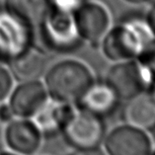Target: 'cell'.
I'll list each match as a JSON object with an SVG mask.
<instances>
[{
    "instance_id": "obj_1",
    "label": "cell",
    "mask_w": 155,
    "mask_h": 155,
    "mask_svg": "<svg viewBox=\"0 0 155 155\" xmlns=\"http://www.w3.org/2000/svg\"><path fill=\"white\" fill-rule=\"evenodd\" d=\"M105 36L103 51L109 59L114 61L137 58L155 39L145 20L137 18L124 21Z\"/></svg>"
},
{
    "instance_id": "obj_2",
    "label": "cell",
    "mask_w": 155,
    "mask_h": 155,
    "mask_svg": "<svg viewBox=\"0 0 155 155\" xmlns=\"http://www.w3.org/2000/svg\"><path fill=\"white\" fill-rule=\"evenodd\" d=\"M93 83L90 70L77 61L56 64L47 77L48 89L51 97L68 104L77 103Z\"/></svg>"
},
{
    "instance_id": "obj_3",
    "label": "cell",
    "mask_w": 155,
    "mask_h": 155,
    "mask_svg": "<svg viewBox=\"0 0 155 155\" xmlns=\"http://www.w3.org/2000/svg\"><path fill=\"white\" fill-rule=\"evenodd\" d=\"M65 140L75 149L100 147L106 137L104 120L84 111L75 113L63 130Z\"/></svg>"
},
{
    "instance_id": "obj_4",
    "label": "cell",
    "mask_w": 155,
    "mask_h": 155,
    "mask_svg": "<svg viewBox=\"0 0 155 155\" xmlns=\"http://www.w3.org/2000/svg\"><path fill=\"white\" fill-rule=\"evenodd\" d=\"M103 143L108 155H150L153 149L148 132L124 123L106 134Z\"/></svg>"
},
{
    "instance_id": "obj_5",
    "label": "cell",
    "mask_w": 155,
    "mask_h": 155,
    "mask_svg": "<svg viewBox=\"0 0 155 155\" xmlns=\"http://www.w3.org/2000/svg\"><path fill=\"white\" fill-rule=\"evenodd\" d=\"M106 83L120 101H127L150 88L140 64L134 60L120 61L109 70Z\"/></svg>"
},
{
    "instance_id": "obj_6",
    "label": "cell",
    "mask_w": 155,
    "mask_h": 155,
    "mask_svg": "<svg viewBox=\"0 0 155 155\" xmlns=\"http://www.w3.org/2000/svg\"><path fill=\"white\" fill-rule=\"evenodd\" d=\"M75 25L81 37L92 43H98L108 31L110 17L102 5L88 3L77 9Z\"/></svg>"
},
{
    "instance_id": "obj_7",
    "label": "cell",
    "mask_w": 155,
    "mask_h": 155,
    "mask_svg": "<svg viewBox=\"0 0 155 155\" xmlns=\"http://www.w3.org/2000/svg\"><path fill=\"white\" fill-rule=\"evenodd\" d=\"M120 100L107 83L93 84L77 103L81 111L102 120L113 116L119 108Z\"/></svg>"
},
{
    "instance_id": "obj_8",
    "label": "cell",
    "mask_w": 155,
    "mask_h": 155,
    "mask_svg": "<svg viewBox=\"0 0 155 155\" xmlns=\"http://www.w3.org/2000/svg\"><path fill=\"white\" fill-rule=\"evenodd\" d=\"M5 139L8 146L16 153L32 155L40 148L41 132L35 123L22 118L9 123Z\"/></svg>"
},
{
    "instance_id": "obj_9",
    "label": "cell",
    "mask_w": 155,
    "mask_h": 155,
    "mask_svg": "<svg viewBox=\"0 0 155 155\" xmlns=\"http://www.w3.org/2000/svg\"><path fill=\"white\" fill-rule=\"evenodd\" d=\"M123 120L124 124L147 132L155 130V100L151 92H142L126 101Z\"/></svg>"
},
{
    "instance_id": "obj_10",
    "label": "cell",
    "mask_w": 155,
    "mask_h": 155,
    "mask_svg": "<svg viewBox=\"0 0 155 155\" xmlns=\"http://www.w3.org/2000/svg\"><path fill=\"white\" fill-rule=\"evenodd\" d=\"M47 102V93L39 82L27 81L15 90L11 96L10 108L20 118L34 117Z\"/></svg>"
},
{
    "instance_id": "obj_11",
    "label": "cell",
    "mask_w": 155,
    "mask_h": 155,
    "mask_svg": "<svg viewBox=\"0 0 155 155\" xmlns=\"http://www.w3.org/2000/svg\"><path fill=\"white\" fill-rule=\"evenodd\" d=\"M74 114V110L68 103L60 101L46 102L35 115V123L41 134L55 135L63 131L68 120Z\"/></svg>"
},
{
    "instance_id": "obj_12",
    "label": "cell",
    "mask_w": 155,
    "mask_h": 155,
    "mask_svg": "<svg viewBox=\"0 0 155 155\" xmlns=\"http://www.w3.org/2000/svg\"><path fill=\"white\" fill-rule=\"evenodd\" d=\"M10 14L20 24L36 28L50 16L51 0H6Z\"/></svg>"
},
{
    "instance_id": "obj_13",
    "label": "cell",
    "mask_w": 155,
    "mask_h": 155,
    "mask_svg": "<svg viewBox=\"0 0 155 155\" xmlns=\"http://www.w3.org/2000/svg\"><path fill=\"white\" fill-rule=\"evenodd\" d=\"M44 25H47L46 39L54 48H67L73 46L76 41V32H75L72 21L68 17V14L58 12L48 16Z\"/></svg>"
},
{
    "instance_id": "obj_14",
    "label": "cell",
    "mask_w": 155,
    "mask_h": 155,
    "mask_svg": "<svg viewBox=\"0 0 155 155\" xmlns=\"http://www.w3.org/2000/svg\"><path fill=\"white\" fill-rule=\"evenodd\" d=\"M16 22L0 19V62L14 58L25 46V37Z\"/></svg>"
},
{
    "instance_id": "obj_15",
    "label": "cell",
    "mask_w": 155,
    "mask_h": 155,
    "mask_svg": "<svg viewBox=\"0 0 155 155\" xmlns=\"http://www.w3.org/2000/svg\"><path fill=\"white\" fill-rule=\"evenodd\" d=\"M46 69V59L39 52L28 50L13 58L12 70L18 79L34 81L41 76Z\"/></svg>"
},
{
    "instance_id": "obj_16",
    "label": "cell",
    "mask_w": 155,
    "mask_h": 155,
    "mask_svg": "<svg viewBox=\"0 0 155 155\" xmlns=\"http://www.w3.org/2000/svg\"><path fill=\"white\" fill-rule=\"evenodd\" d=\"M137 62L140 64L150 88L155 86V39L138 55Z\"/></svg>"
},
{
    "instance_id": "obj_17",
    "label": "cell",
    "mask_w": 155,
    "mask_h": 155,
    "mask_svg": "<svg viewBox=\"0 0 155 155\" xmlns=\"http://www.w3.org/2000/svg\"><path fill=\"white\" fill-rule=\"evenodd\" d=\"M12 87V79L5 69L0 67V101L4 100Z\"/></svg>"
},
{
    "instance_id": "obj_18",
    "label": "cell",
    "mask_w": 155,
    "mask_h": 155,
    "mask_svg": "<svg viewBox=\"0 0 155 155\" xmlns=\"http://www.w3.org/2000/svg\"><path fill=\"white\" fill-rule=\"evenodd\" d=\"M84 0H54L59 12L68 14L70 11L77 10L83 5Z\"/></svg>"
},
{
    "instance_id": "obj_19",
    "label": "cell",
    "mask_w": 155,
    "mask_h": 155,
    "mask_svg": "<svg viewBox=\"0 0 155 155\" xmlns=\"http://www.w3.org/2000/svg\"><path fill=\"white\" fill-rule=\"evenodd\" d=\"M14 117V113L12 109L8 105H1L0 106V123L6 124L10 123Z\"/></svg>"
},
{
    "instance_id": "obj_20",
    "label": "cell",
    "mask_w": 155,
    "mask_h": 155,
    "mask_svg": "<svg viewBox=\"0 0 155 155\" xmlns=\"http://www.w3.org/2000/svg\"><path fill=\"white\" fill-rule=\"evenodd\" d=\"M68 155H108L106 151L101 149L100 147L95 148H88V149H75L73 152Z\"/></svg>"
},
{
    "instance_id": "obj_21",
    "label": "cell",
    "mask_w": 155,
    "mask_h": 155,
    "mask_svg": "<svg viewBox=\"0 0 155 155\" xmlns=\"http://www.w3.org/2000/svg\"><path fill=\"white\" fill-rule=\"evenodd\" d=\"M145 22L152 33L153 37L155 38V3H153V6L151 7L148 14H147Z\"/></svg>"
},
{
    "instance_id": "obj_22",
    "label": "cell",
    "mask_w": 155,
    "mask_h": 155,
    "mask_svg": "<svg viewBox=\"0 0 155 155\" xmlns=\"http://www.w3.org/2000/svg\"><path fill=\"white\" fill-rule=\"evenodd\" d=\"M128 3H131V4H141V3H144L145 1H148V0H124Z\"/></svg>"
},
{
    "instance_id": "obj_23",
    "label": "cell",
    "mask_w": 155,
    "mask_h": 155,
    "mask_svg": "<svg viewBox=\"0 0 155 155\" xmlns=\"http://www.w3.org/2000/svg\"><path fill=\"white\" fill-rule=\"evenodd\" d=\"M0 155H18V154H15V153H10V152H2V153H0Z\"/></svg>"
},
{
    "instance_id": "obj_24",
    "label": "cell",
    "mask_w": 155,
    "mask_h": 155,
    "mask_svg": "<svg viewBox=\"0 0 155 155\" xmlns=\"http://www.w3.org/2000/svg\"><path fill=\"white\" fill-rule=\"evenodd\" d=\"M152 91H151V94H152V96H153V98H154V100H155V86L154 87H152Z\"/></svg>"
},
{
    "instance_id": "obj_25",
    "label": "cell",
    "mask_w": 155,
    "mask_h": 155,
    "mask_svg": "<svg viewBox=\"0 0 155 155\" xmlns=\"http://www.w3.org/2000/svg\"><path fill=\"white\" fill-rule=\"evenodd\" d=\"M150 155H155V148L152 149V151H151V154Z\"/></svg>"
},
{
    "instance_id": "obj_26",
    "label": "cell",
    "mask_w": 155,
    "mask_h": 155,
    "mask_svg": "<svg viewBox=\"0 0 155 155\" xmlns=\"http://www.w3.org/2000/svg\"><path fill=\"white\" fill-rule=\"evenodd\" d=\"M148 1H152V3H155V0H148Z\"/></svg>"
}]
</instances>
